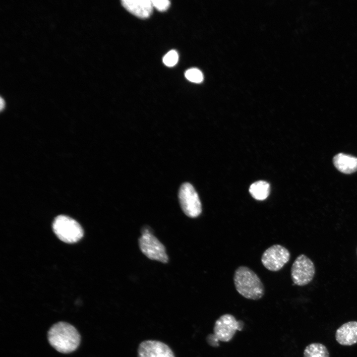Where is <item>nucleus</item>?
<instances>
[{"label": "nucleus", "mask_w": 357, "mask_h": 357, "mask_svg": "<svg viewBox=\"0 0 357 357\" xmlns=\"http://www.w3.org/2000/svg\"><path fill=\"white\" fill-rule=\"evenodd\" d=\"M290 252L280 244H274L266 249L262 253L261 261L267 270L277 272L280 270L290 259Z\"/></svg>", "instance_id": "nucleus-8"}, {"label": "nucleus", "mask_w": 357, "mask_h": 357, "mask_svg": "<svg viewBox=\"0 0 357 357\" xmlns=\"http://www.w3.org/2000/svg\"><path fill=\"white\" fill-rule=\"evenodd\" d=\"M137 357H175L170 347L160 341L145 340L138 346Z\"/></svg>", "instance_id": "nucleus-9"}, {"label": "nucleus", "mask_w": 357, "mask_h": 357, "mask_svg": "<svg viewBox=\"0 0 357 357\" xmlns=\"http://www.w3.org/2000/svg\"><path fill=\"white\" fill-rule=\"evenodd\" d=\"M185 77L189 81L194 83H200L203 80L202 72L196 68H192L187 70L185 72Z\"/></svg>", "instance_id": "nucleus-15"}, {"label": "nucleus", "mask_w": 357, "mask_h": 357, "mask_svg": "<svg viewBox=\"0 0 357 357\" xmlns=\"http://www.w3.org/2000/svg\"><path fill=\"white\" fill-rule=\"evenodd\" d=\"M233 279L237 291L244 298L257 300L263 297L265 289L261 280L248 267H238L235 271Z\"/></svg>", "instance_id": "nucleus-2"}, {"label": "nucleus", "mask_w": 357, "mask_h": 357, "mask_svg": "<svg viewBox=\"0 0 357 357\" xmlns=\"http://www.w3.org/2000/svg\"><path fill=\"white\" fill-rule=\"evenodd\" d=\"M178 60V55L175 50H171L163 57V61L168 66L172 67L175 65Z\"/></svg>", "instance_id": "nucleus-16"}, {"label": "nucleus", "mask_w": 357, "mask_h": 357, "mask_svg": "<svg viewBox=\"0 0 357 357\" xmlns=\"http://www.w3.org/2000/svg\"><path fill=\"white\" fill-rule=\"evenodd\" d=\"M178 198L181 209L190 218H196L202 213V205L198 195L193 186L187 182L180 186Z\"/></svg>", "instance_id": "nucleus-6"}, {"label": "nucleus", "mask_w": 357, "mask_h": 357, "mask_svg": "<svg viewBox=\"0 0 357 357\" xmlns=\"http://www.w3.org/2000/svg\"><path fill=\"white\" fill-rule=\"evenodd\" d=\"M333 163L336 168L344 174H352L357 171V158L339 153L333 158Z\"/></svg>", "instance_id": "nucleus-12"}, {"label": "nucleus", "mask_w": 357, "mask_h": 357, "mask_svg": "<svg viewBox=\"0 0 357 357\" xmlns=\"http://www.w3.org/2000/svg\"><path fill=\"white\" fill-rule=\"evenodd\" d=\"M335 339L343 346H352L357 343V321L346 322L336 330Z\"/></svg>", "instance_id": "nucleus-10"}, {"label": "nucleus", "mask_w": 357, "mask_h": 357, "mask_svg": "<svg viewBox=\"0 0 357 357\" xmlns=\"http://www.w3.org/2000/svg\"><path fill=\"white\" fill-rule=\"evenodd\" d=\"M139 245L141 251L148 258L162 263L168 261L165 246L148 229L143 231Z\"/></svg>", "instance_id": "nucleus-5"}, {"label": "nucleus", "mask_w": 357, "mask_h": 357, "mask_svg": "<svg viewBox=\"0 0 357 357\" xmlns=\"http://www.w3.org/2000/svg\"><path fill=\"white\" fill-rule=\"evenodd\" d=\"M249 193L257 200H264L269 196L270 185L265 181L259 180L253 183L250 186Z\"/></svg>", "instance_id": "nucleus-13"}, {"label": "nucleus", "mask_w": 357, "mask_h": 357, "mask_svg": "<svg viewBox=\"0 0 357 357\" xmlns=\"http://www.w3.org/2000/svg\"><path fill=\"white\" fill-rule=\"evenodd\" d=\"M312 260L304 254L298 255L292 264L291 278L294 284L303 286L309 283L315 274Z\"/></svg>", "instance_id": "nucleus-7"}, {"label": "nucleus", "mask_w": 357, "mask_h": 357, "mask_svg": "<svg viewBox=\"0 0 357 357\" xmlns=\"http://www.w3.org/2000/svg\"><path fill=\"white\" fill-rule=\"evenodd\" d=\"M53 229L59 239L66 243H74L83 237V229L79 224L72 218L59 215L54 220Z\"/></svg>", "instance_id": "nucleus-4"}, {"label": "nucleus", "mask_w": 357, "mask_h": 357, "mask_svg": "<svg viewBox=\"0 0 357 357\" xmlns=\"http://www.w3.org/2000/svg\"><path fill=\"white\" fill-rule=\"evenodd\" d=\"M121 2L127 10L141 18L149 17L153 11L151 0H122Z\"/></svg>", "instance_id": "nucleus-11"}, {"label": "nucleus", "mask_w": 357, "mask_h": 357, "mask_svg": "<svg viewBox=\"0 0 357 357\" xmlns=\"http://www.w3.org/2000/svg\"><path fill=\"white\" fill-rule=\"evenodd\" d=\"M243 327V322L237 320L232 314H223L215 321L213 332L207 335L206 342L212 347H218L220 345L219 342H230L236 332L242 331Z\"/></svg>", "instance_id": "nucleus-3"}, {"label": "nucleus", "mask_w": 357, "mask_h": 357, "mask_svg": "<svg viewBox=\"0 0 357 357\" xmlns=\"http://www.w3.org/2000/svg\"><path fill=\"white\" fill-rule=\"evenodd\" d=\"M50 344L58 352L67 354L74 351L79 346L80 336L72 325L59 322L51 326L48 332Z\"/></svg>", "instance_id": "nucleus-1"}, {"label": "nucleus", "mask_w": 357, "mask_h": 357, "mask_svg": "<svg viewBox=\"0 0 357 357\" xmlns=\"http://www.w3.org/2000/svg\"><path fill=\"white\" fill-rule=\"evenodd\" d=\"M4 106V102L3 99L0 97V110H2Z\"/></svg>", "instance_id": "nucleus-18"}, {"label": "nucleus", "mask_w": 357, "mask_h": 357, "mask_svg": "<svg viewBox=\"0 0 357 357\" xmlns=\"http://www.w3.org/2000/svg\"><path fill=\"white\" fill-rule=\"evenodd\" d=\"M303 357H329V353L323 344L313 343L307 345L304 349Z\"/></svg>", "instance_id": "nucleus-14"}, {"label": "nucleus", "mask_w": 357, "mask_h": 357, "mask_svg": "<svg viewBox=\"0 0 357 357\" xmlns=\"http://www.w3.org/2000/svg\"><path fill=\"white\" fill-rule=\"evenodd\" d=\"M153 7L158 10L163 11L166 10L170 5V1L168 0H151Z\"/></svg>", "instance_id": "nucleus-17"}]
</instances>
